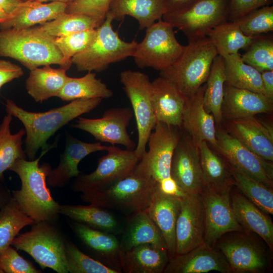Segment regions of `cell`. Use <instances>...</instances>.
<instances>
[{"mask_svg":"<svg viewBox=\"0 0 273 273\" xmlns=\"http://www.w3.org/2000/svg\"><path fill=\"white\" fill-rule=\"evenodd\" d=\"M65 256L68 272L119 273L102 262L86 255L67 240L65 244Z\"/></svg>","mask_w":273,"mask_h":273,"instance_id":"cell-44","label":"cell"},{"mask_svg":"<svg viewBox=\"0 0 273 273\" xmlns=\"http://www.w3.org/2000/svg\"><path fill=\"white\" fill-rule=\"evenodd\" d=\"M182 128L157 122L148 140V150L142 155L133 171L159 183L170 177L172 155Z\"/></svg>","mask_w":273,"mask_h":273,"instance_id":"cell-11","label":"cell"},{"mask_svg":"<svg viewBox=\"0 0 273 273\" xmlns=\"http://www.w3.org/2000/svg\"><path fill=\"white\" fill-rule=\"evenodd\" d=\"M107 152L94 171L75 177L72 184L75 191L83 193L108 187L131 173L140 160L134 150L110 146Z\"/></svg>","mask_w":273,"mask_h":273,"instance_id":"cell-12","label":"cell"},{"mask_svg":"<svg viewBox=\"0 0 273 273\" xmlns=\"http://www.w3.org/2000/svg\"><path fill=\"white\" fill-rule=\"evenodd\" d=\"M96 35V29H89L55 37L54 42L65 60L72 63L71 58L85 49Z\"/></svg>","mask_w":273,"mask_h":273,"instance_id":"cell-46","label":"cell"},{"mask_svg":"<svg viewBox=\"0 0 273 273\" xmlns=\"http://www.w3.org/2000/svg\"><path fill=\"white\" fill-rule=\"evenodd\" d=\"M59 213L92 228L116 235L122 232L118 221L111 213L93 204L60 205Z\"/></svg>","mask_w":273,"mask_h":273,"instance_id":"cell-34","label":"cell"},{"mask_svg":"<svg viewBox=\"0 0 273 273\" xmlns=\"http://www.w3.org/2000/svg\"><path fill=\"white\" fill-rule=\"evenodd\" d=\"M157 183L151 177L132 171L108 187L82 193L80 197L90 204L130 215L147 209Z\"/></svg>","mask_w":273,"mask_h":273,"instance_id":"cell-4","label":"cell"},{"mask_svg":"<svg viewBox=\"0 0 273 273\" xmlns=\"http://www.w3.org/2000/svg\"><path fill=\"white\" fill-rule=\"evenodd\" d=\"M203 188L217 192L231 191L234 180L225 159L207 142L198 145Z\"/></svg>","mask_w":273,"mask_h":273,"instance_id":"cell-28","label":"cell"},{"mask_svg":"<svg viewBox=\"0 0 273 273\" xmlns=\"http://www.w3.org/2000/svg\"><path fill=\"white\" fill-rule=\"evenodd\" d=\"M111 2V0H75L67 5L65 13L87 15L102 24L109 11Z\"/></svg>","mask_w":273,"mask_h":273,"instance_id":"cell-48","label":"cell"},{"mask_svg":"<svg viewBox=\"0 0 273 273\" xmlns=\"http://www.w3.org/2000/svg\"><path fill=\"white\" fill-rule=\"evenodd\" d=\"M173 29L162 19L146 29L144 38L138 42L132 56L138 67L151 68L161 71L177 60L185 46L177 41Z\"/></svg>","mask_w":273,"mask_h":273,"instance_id":"cell-9","label":"cell"},{"mask_svg":"<svg viewBox=\"0 0 273 273\" xmlns=\"http://www.w3.org/2000/svg\"><path fill=\"white\" fill-rule=\"evenodd\" d=\"M101 23L96 19L81 14L63 13L55 19L39 25L49 35L60 37L73 33L94 29Z\"/></svg>","mask_w":273,"mask_h":273,"instance_id":"cell-42","label":"cell"},{"mask_svg":"<svg viewBox=\"0 0 273 273\" xmlns=\"http://www.w3.org/2000/svg\"><path fill=\"white\" fill-rule=\"evenodd\" d=\"M168 252L149 244L123 251L121 271L125 273H162L168 263Z\"/></svg>","mask_w":273,"mask_h":273,"instance_id":"cell-31","label":"cell"},{"mask_svg":"<svg viewBox=\"0 0 273 273\" xmlns=\"http://www.w3.org/2000/svg\"><path fill=\"white\" fill-rule=\"evenodd\" d=\"M120 79L135 119L138 140L134 150L140 159L157 123L152 102L151 81L147 74L131 70L122 71Z\"/></svg>","mask_w":273,"mask_h":273,"instance_id":"cell-10","label":"cell"},{"mask_svg":"<svg viewBox=\"0 0 273 273\" xmlns=\"http://www.w3.org/2000/svg\"><path fill=\"white\" fill-rule=\"evenodd\" d=\"M30 231L19 234L11 246L31 256L42 269L68 273L65 239L52 222H34Z\"/></svg>","mask_w":273,"mask_h":273,"instance_id":"cell-7","label":"cell"},{"mask_svg":"<svg viewBox=\"0 0 273 273\" xmlns=\"http://www.w3.org/2000/svg\"><path fill=\"white\" fill-rule=\"evenodd\" d=\"M55 38L39 25L0 30V57L13 58L30 71L53 64L67 70L72 63L65 60L55 43Z\"/></svg>","mask_w":273,"mask_h":273,"instance_id":"cell-3","label":"cell"},{"mask_svg":"<svg viewBox=\"0 0 273 273\" xmlns=\"http://www.w3.org/2000/svg\"><path fill=\"white\" fill-rule=\"evenodd\" d=\"M273 0H230L229 21H234L259 8L271 5Z\"/></svg>","mask_w":273,"mask_h":273,"instance_id":"cell-49","label":"cell"},{"mask_svg":"<svg viewBox=\"0 0 273 273\" xmlns=\"http://www.w3.org/2000/svg\"><path fill=\"white\" fill-rule=\"evenodd\" d=\"M67 6L58 2H23L8 19L0 23V30L25 29L53 20L65 12Z\"/></svg>","mask_w":273,"mask_h":273,"instance_id":"cell-27","label":"cell"},{"mask_svg":"<svg viewBox=\"0 0 273 273\" xmlns=\"http://www.w3.org/2000/svg\"><path fill=\"white\" fill-rule=\"evenodd\" d=\"M198 0H163L165 13H169L185 8Z\"/></svg>","mask_w":273,"mask_h":273,"instance_id":"cell-53","label":"cell"},{"mask_svg":"<svg viewBox=\"0 0 273 273\" xmlns=\"http://www.w3.org/2000/svg\"><path fill=\"white\" fill-rule=\"evenodd\" d=\"M233 210L238 222L248 231L254 233L273 248V223L264 212L239 193L231 195Z\"/></svg>","mask_w":273,"mask_h":273,"instance_id":"cell-30","label":"cell"},{"mask_svg":"<svg viewBox=\"0 0 273 273\" xmlns=\"http://www.w3.org/2000/svg\"><path fill=\"white\" fill-rule=\"evenodd\" d=\"M230 3V0H198L182 9L165 13L162 19L183 32L188 42L196 41L229 21Z\"/></svg>","mask_w":273,"mask_h":273,"instance_id":"cell-8","label":"cell"},{"mask_svg":"<svg viewBox=\"0 0 273 273\" xmlns=\"http://www.w3.org/2000/svg\"><path fill=\"white\" fill-rule=\"evenodd\" d=\"M36 1H38L39 2H40L41 3H46V2H61V3H65L66 4H70L72 2H73L74 1H75V0H36Z\"/></svg>","mask_w":273,"mask_h":273,"instance_id":"cell-56","label":"cell"},{"mask_svg":"<svg viewBox=\"0 0 273 273\" xmlns=\"http://www.w3.org/2000/svg\"><path fill=\"white\" fill-rule=\"evenodd\" d=\"M133 113L129 107H112L107 109L99 118L78 117L75 123L70 126L90 134L100 142L112 146L121 145L126 149L133 150L136 147L127 131Z\"/></svg>","mask_w":273,"mask_h":273,"instance_id":"cell-14","label":"cell"},{"mask_svg":"<svg viewBox=\"0 0 273 273\" xmlns=\"http://www.w3.org/2000/svg\"><path fill=\"white\" fill-rule=\"evenodd\" d=\"M29 261L10 246L0 253V273H41Z\"/></svg>","mask_w":273,"mask_h":273,"instance_id":"cell-47","label":"cell"},{"mask_svg":"<svg viewBox=\"0 0 273 273\" xmlns=\"http://www.w3.org/2000/svg\"><path fill=\"white\" fill-rule=\"evenodd\" d=\"M225 81L224 59L217 55L213 61L203 96L204 107L212 115L216 125L222 122L221 109Z\"/></svg>","mask_w":273,"mask_h":273,"instance_id":"cell-38","label":"cell"},{"mask_svg":"<svg viewBox=\"0 0 273 273\" xmlns=\"http://www.w3.org/2000/svg\"><path fill=\"white\" fill-rule=\"evenodd\" d=\"M13 116L7 113L0 123V180L4 181V172L9 170L15 162L26 158L23 149V138L25 135L24 128L15 133L11 129Z\"/></svg>","mask_w":273,"mask_h":273,"instance_id":"cell-39","label":"cell"},{"mask_svg":"<svg viewBox=\"0 0 273 273\" xmlns=\"http://www.w3.org/2000/svg\"><path fill=\"white\" fill-rule=\"evenodd\" d=\"M205 216L201 194L180 197L175 228V255L186 253L204 243Z\"/></svg>","mask_w":273,"mask_h":273,"instance_id":"cell-17","label":"cell"},{"mask_svg":"<svg viewBox=\"0 0 273 273\" xmlns=\"http://www.w3.org/2000/svg\"><path fill=\"white\" fill-rule=\"evenodd\" d=\"M109 12L114 20L133 17L142 30L162 19L165 11L163 0H111Z\"/></svg>","mask_w":273,"mask_h":273,"instance_id":"cell-32","label":"cell"},{"mask_svg":"<svg viewBox=\"0 0 273 273\" xmlns=\"http://www.w3.org/2000/svg\"><path fill=\"white\" fill-rule=\"evenodd\" d=\"M201 195L205 216V244L213 247L225 234L243 230L233 210L231 191L217 192L203 188Z\"/></svg>","mask_w":273,"mask_h":273,"instance_id":"cell-15","label":"cell"},{"mask_svg":"<svg viewBox=\"0 0 273 273\" xmlns=\"http://www.w3.org/2000/svg\"><path fill=\"white\" fill-rule=\"evenodd\" d=\"M151 97L156 122L181 128L187 98L176 86L159 76L151 81Z\"/></svg>","mask_w":273,"mask_h":273,"instance_id":"cell-23","label":"cell"},{"mask_svg":"<svg viewBox=\"0 0 273 273\" xmlns=\"http://www.w3.org/2000/svg\"><path fill=\"white\" fill-rule=\"evenodd\" d=\"M217 55L208 37L188 42L177 60L160 71L159 75L172 82L182 94L189 98L206 83Z\"/></svg>","mask_w":273,"mask_h":273,"instance_id":"cell-5","label":"cell"},{"mask_svg":"<svg viewBox=\"0 0 273 273\" xmlns=\"http://www.w3.org/2000/svg\"><path fill=\"white\" fill-rule=\"evenodd\" d=\"M255 36L245 35L236 22L230 21L215 26L207 35L217 54L223 57L238 54L240 49H247Z\"/></svg>","mask_w":273,"mask_h":273,"instance_id":"cell-37","label":"cell"},{"mask_svg":"<svg viewBox=\"0 0 273 273\" xmlns=\"http://www.w3.org/2000/svg\"><path fill=\"white\" fill-rule=\"evenodd\" d=\"M65 146L61 154L60 162L52 169L47 177V183L52 187L62 188L73 177H76L81 172L78 166L80 162L90 154L98 151H107L108 146L101 142L86 143L66 133Z\"/></svg>","mask_w":273,"mask_h":273,"instance_id":"cell-21","label":"cell"},{"mask_svg":"<svg viewBox=\"0 0 273 273\" xmlns=\"http://www.w3.org/2000/svg\"><path fill=\"white\" fill-rule=\"evenodd\" d=\"M68 76L66 70L53 68L50 65L37 67L30 71L25 81L28 94L36 102L58 97Z\"/></svg>","mask_w":273,"mask_h":273,"instance_id":"cell-33","label":"cell"},{"mask_svg":"<svg viewBox=\"0 0 273 273\" xmlns=\"http://www.w3.org/2000/svg\"><path fill=\"white\" fill-rule=\"evenodd\" d=\"M221 125L233 137L260 158L273 161V126L256 115L223 121Z\"/></svg>","mask_w":273,"mask_h":273,"instance_id":"cell-18","label":"cell"},{"mask_svg":"<svg viewBox=\"0 0 273 273\" xmlns=\"http://www.w3.org/2000/svg\"><path fill=\"white\" fill-rule=\"evenodd\" d=\"M217 271L232 272L223 255L205 243L169 259L164 273H205Z\"/></svg>","mask_w":273,"mask_h":273,"instance_id":"cell-20","label":"cell"},{"mask_svg":"<svg viewBox=\"0 0 273 273\" xmlns=\"http://www.w3.org/2000/svg\"><path fill=\"white\" fill-rule=\"evenodd\" d=\"M158 184L161 191L166 195L180 197L185 194L171 176L161 180Z\"/></svg>","mask_w":273,"mask_h":273,"instance_id":"cell-51","label":"cell"},{"mask_svg":"<svg viewBox=\"0 0 273 273\" xmlns=\"http://www.w3.org/2000/svg\"><path fill=\"white\" fill-rule=\"evenodd\" d=\"M234 21L247 36H255L272 31L273 6L255 9Z\"/></svg>","mask_w":273,"mask_h":273,"instance_id":"cell-45","label":"cell"},{"mask_svg":"<svg viewBox=\"0 0 273 273\" xmlns=\"http://www.w3.org/2000/svg\"><path fill=\"white\" fill-rule=\"evenodd\" d=\"M246 52L241 56L242 60L261 73L273 70L272 35L255 36Z\"/></svg>","mask_w":273,"mask_h":273,"instance_id":"cell-43","label":"cell"},{"mask_svg":"<svg viewBox=\"0 0 273 273\" xmlns=\"http://www.w3.org/2000/svg\"><path fill=\"white\" fill-rule=\"evenodd\" d=\"M101 98L77 99L64 106L46 112L28 111L11 99L5 104L7 113L18 118L25 130V152L30 160L42 150L56 147L57 142L49 145L48 140L62 127L81 115L90 112L102 102Z\"/></svg>","mask_w":273,"mask_h":273,"instance_id":"cell-1","label":"cell"},{"mask_svg":"<svg viewBox=\"0 0 273 273\" xmlns=\"http://www.w3.org/2000/svg\"><path fill=\"white\" fill-rule=\"evenodd\" d=\"M223 58L225 84L264 95L260 72L245 63L239 53Z\"/></svg>","mask_w":273,"mask_h":273,"instance_id":"cell-36","label":"cell"},{"mask_svg":"<svg viewBox=\"0 0 273 273\" xmlns=\"http://www.w3.org/2000/svg\"><path fill=\"white\" fill-rule=\"evenodd\" d=\"M12 197V192L4 184V182L0 180V209L10 200Z\"/></svg>","mask_w":273,"mask_h":273,"instance_id":"cell-55","label":"cell"},{"mask_svg":"<svg viewBox=\"0 0 273 273\" xmlns=\"http://www.w3.org/2000/svg\"><path fill=\"white\" fill-rule=\"evenodd\" d=\"M206 83L187 98L183 115L182 129L197 145L207 142L213 148L216 147V124L212 114L205 110L203 96Z\"/></svg>","mask_w":273,"mask_h":273,"instance_id":"cell-24","label":"cell"},{"mask_svg":"<svg viewBox=\"0 0 273 273\" xmlns=\"http://www.w3.org/2000/svg\"><path fill=\"white\" fill-rule=\"evenodd\" d=\"M264 95L273 101V70H266L261 73Z\"/></svg>","mask_w":273,"mask_h":273,"instance_id":"cell-52","label":"cell"},{"mask_svg":"<svg viewBox=\"0 0 273 273\" xmlns=\"http://www.w3.org/2000/svg\"><path fill=\"white\" fill-rule=\"evenodd\" d=\"M34 221L19 207L13 197L0 209V253L10 246L20 232Z\"/></svg>","mask_w":273,"mask_h":273,"instance_id":"cell-40","label":"cell"},{"mask_svg":"<svg viewBox=\"0 0 273 273\" xmlns=\"http://www.w3.org/2000/svg\"><path fill=\"white\" fill-rule=\"evenodd\" d=\"M72 228L82 243L94 252L102 262L109 267L122 272L121 257L122 250L116 235L92 228L74 222Z\"/></svg>","mask_w":273,"mask_h":273,"instance_id":"cell-26","label":"cell"},{"mask_svg":"<svg viewBox=\"0 0 273 273\" xmlns=\"http://www.w3.org/2000/svg\"><path fill=\"white\" fill-rule=\"evenodd\" d=\"M24 74L21 67L12 62L0 59V90L2 86Z\"/></svg>","mask_w":273,"mask_h":273,"instance_id":"cell-50","label":"cell"},{"mask_svg":"<svg viewBox=\"0 0 273 273\" xmlns=\"http://www.w3.org/2000/svg\"><path fill=\"white\" fill-rule=\"evenodd\" d=\"M113 96V91L96 77L95 73L88 72L79 78L68 76L58 97L63 101L71 102L77 99H108Z\"/></svg>","mask_w":273,"mask_h":273,"instance_id":"cell-35","label":"cell"},{"mask_svg":"<svg viewBox=\"0 0 273 273\" xmlns=\"http://www.w3.org/2000/svg\"><path fill=\"white\" fill-rule=\"evenodd\" d=\"M119 240L123 251L139 245L149 244L167 251L163 237L147 210L129 215Z\"/></svg>","mask_w":273,"mask_h":273,"instance_id":"cell-29","label":"cell"},{"mask_svg":"<svg viewBox=\"0 0 273 273\" xmlns=\"http://www.w3.org/2000/svg\"><path fill=\"white\" fill-rule=\"evenodd\" d=\"M10 17V15H8L4 12H0V23L8 19Z\"/></svg>","mask_w":273,"mask_h":273,"instance_id":"cell-57","label":"cell"},{"mask_svg":"<svg viewBox=\"0 0 273 273\" xmlns=\"http://www.w3.org/2000/svg\"><path fill=\"white\" fill-rule=\"evenodd\" d=\"M221 110L222 121L259 114H271L273 111V101L262 94L224 83Z\"/></svg>","mask_w":273,"mask_h":273,"instance_id":"cell-22","label":"cell"},{"mask_svg":"<svg viewBox=\"0 0 273 273\" xmlns=\"http://www.w3.org/2000/svg\"><path fill=\"white\" fill-rule=\"evenodd\" d=\"M217 248L228 261L232 272H260L267 266L264 250L246 236L236 235L220 239Z\"/></svg>","mask_w":273,"mask_h":273,"instance_id":"cell-19","label":"cell"},{"mask_svg":"<svg viewBox=\"0 0 273 273\" xmlns=\"http://www.w3.org/2000/svg\"><path fill=\"white\" fill-rule=\"evenodd\" d=\"M24 2H25V1H29V0H22Z\"/></svg>","mask_w":273,"mask_h":273,"instance_id":"cell-58","label":"cell"},{"mask_svg":"<svg viewBox=\"0 0 273 273\" xmlns=\"http://www.w3.org/2000/svg\"><path fill=\"white\" fill-rule=\"evenodd\" d=\"M54 147L42 150L34 160L18 159L9 169L18 175L21 183L20 190L12 191V197L20 209L34 222H53L60 214V204L54 199L47 186L52 167L47 163L39 164L40 159Z\"/></svg>","mask_w":273,"mask_h":273,"instance_id":"cell-2","label":"cell"},{"mask_svg":"<svg viewBox=\"0 0 273 273\" xmlns=\"http://www.w3.org/2000/svg\"><path fill=\"white\" fill-rule=\"evenodd\" d=\"M113 16L108 12L103 22L96 28L91 43L71 58L77 71L99 72L112 63L132 57L138 42L121 39L112 27Z\"/></svg>","mask_w":273,"mask_h":273,"instance_id":"cell-6","label":"cell"},{"mask_svg":"<svg viewBox=\"0 0 273 273\" xmlns=\"http://www.w3.org/2000/svg\"><path fill=\"white\" fill-rule=\"evenodd\" d=\"M180 197L162 193L157 183L146 209L163 237L170 259L175 255V228L180 208Z\"/></svg>","mask_w":273,"mask_h":273,"instance_id":"cell-25","label":"cell"},{"mask_svg":"<svg viewBox=\"0 0 273 273\" xmlns=\"http://www.w3.org/2000/svg\"><path fill=\"white\" fill-rule=\"evenodd\" d=\"M216 139L217 145L214 149L230 165L272 189V162L254 153L229 133L221 124L216 125Z\"/></svg>","mask_w":273,"mask_h":273,"instance_id":"cell-13","label":"cell"},{"mask_svg":"<svg viewBox=\"0 0 273 273\" xmlns=\"http://www.w3.org/2000/svg\"><path fill=\"white\" fill-rule=\"evenodd\" d=\"M23 2L22 0H0V12L11 16Z\"/></svg>","mask_w":273,"mask_h":273,"instance_id":"cell-54","label":"cell"},{"mask_svg":"<svg viewBox=\"0 0 273 273\" xmlns=\"http://www.w3.org/2000/svg\"><path fill=\"white\" fill-rule=\"evenodd\" d=\"M229 165L235 185L243 195L265 213L272 215V189L266 187L229 164Z\"/></svg>","mask_w":273,"mask_h":273,"instance_id":"cell-41","label":"cell"},{"mask_svg":"<svg viewBox=\"0 0 273 273\" xmlns=\"http://www.w3.org/2000/svg\"><path fill=\"white\" fill-rule=\"evenodd\" d=\"M170 176L184 194H201L203 191L198 146L183 129L172 155Z\"/></svg>","mask_w":273,"mask_h":273,"instance_id":"cell-16","label":"cell"}]
</instances>
